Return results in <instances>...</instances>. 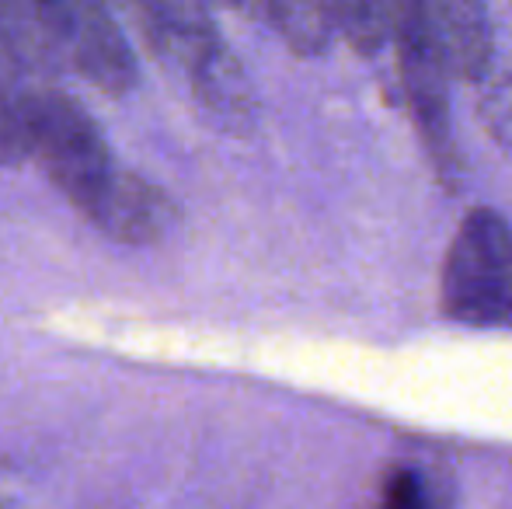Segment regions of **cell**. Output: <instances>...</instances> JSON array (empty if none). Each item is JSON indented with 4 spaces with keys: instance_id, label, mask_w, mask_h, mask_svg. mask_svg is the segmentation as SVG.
<instances>
[{
    "instance_id": "6",
    "label": "cell",
    "mask_w": 512,
    "mask_h": 509,
    "mask_svg": "<svg viewBox=\"0 0 512 509\" xmlns=\"http://www.w3.org/2000/svg\"><path fill=\"white\" fill-rule=\"evenodd\" d=\"M265 4L293 53L317 56L328 49L331 35H335L331 0H265Z\"/></svg>"
},
{
    "instance_id": "1",
    "label": "cell",
    "mask_w": 512,
    "mask_h": 509,
    "mask_svg": "<svg viewBox=\"0 0 512 509\" xmlns=\"http://www.w3.org/2000/svg\"><path fill=\"white\" fill-rule=\"evenodd\" d=\"M25 154L91 227L119 245H154L171 231L175 203L136 171L122 168L95 119L63 91H35L18 102Z\"/></svg>"
},
{
    "instance_id": "7",
    "label": "cell",
    "mask_w": 512,
    "mask_h": 509,
    "mask_svg": "<svg viewBox=\"0 0 512 509\" xmlns=\"http://www.w3.org/2000/svg\"><path fill=\"white\" fill-rule=\"evenodd\" d=\"M474 88H478V116L485 133L499 147L512 150V49L509 53L495 49L492 63Z\"/></svg>"
},
{
    "instance_id": "5",
    "label": "cell",
    "mask_w": 512,
    "mask_h": 509,
    "mask_svg": "<svg viewBox=\"0 0 512 509\" xmlns=\"http://www.w3.org/2000/svg\"><path fill=\"white\" fill-rule=\"evenodd\" d=\"M453 81L478 84L495 56L488 0H425Z\"/></svg>"
},
{
    "instance_id": "8",
    "label": "cell",
    "mask_w": 512,
    "mask_h": 509,
    "mask_svg": "<svg viewBox=\"0 0 512 509\" xmlns=\"http://www.w3.org/2000/svg\"><path fill=\"white\" fill-rule=\"evenodd\" d=\"M331 11L335 32H342L359 56L387 46V0H331Z\"/></svg>"
},
{
    "instance_id": "2",
    "label": "cell",
    "mask_w": 512,
    "mask_h": 509,
    "mask_svg": "<svg viewBox=\"0 0 512 509\" xmlns=\"http://www.w3.org/2000/svg\"><path fill=\"white\" fill-rule=\"evenodd\" d=\"M387 42L398 56V74L408 98L411 123H415L418 140L429 154L432 171L446 189L457 192L460 178H464V161H460L457 136H453V77L425 0H387Z\"/></svg>"
},
{
    "instance_id": "3",
    "label": "cell",
    "mask_w": 512,
    "mask_h": 509,
    "mask_svg": "<svg viewBox=\"0 0 512 509\" xmlns=\"http://www.w3.org/2000/svg\"><path fill=\"white\" fill-rule=\"evenodd\" d=\"M439 307L464 328H512V224L474 206L457 224L439 272Z\"/></svg>"
},
{
    "instance_id": "9",
    "label": "cell",
    "mask_w": 512,
    "mask_h": 509,
    "mask_svg": "<svg viewBox=\"0 0 512 509\" xmlns=\"http://www.w3.org/2000/svg\"><path fill=\"white\" fill-rule=\"evenodd\" d=\"M377 509H429L425 503V485L411 468H394L384 478Z\"/></svg>"
},
{
    "instance_id": "4",
    "label": "cell",
    "mask_w": 512,
    "mask_h": 509,
    "mask_svg": "<svg viewBox=\"0 0 512 509\" xmlns=\"http://www.w3.org/2000/svg\"><path fill=\"white\" fill-rule=\"evenodd\" d=\"M35 4L84 77H91L108 95L133 88V56L98 0H35Z\"/></svg>"
}]
</instances>
